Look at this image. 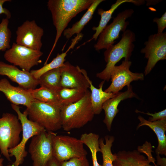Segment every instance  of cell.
<instances>
[{
    "mask_svg": "<svg viewBox=\"0 0 166 166\" xmlns=\"http://www.w3.org/2000/svg\"><path fill=\"white\" fill-rule=\"evenodd\" d=\"M94 0H49L47 3L56 33L54 42L47 62L57 43L71 19L88 9Z\"/></svg>",
    "mask_w": 166,
    "mask_h": 166,
    "instance_id": "1",
    "label": "cell"
},
{
    "mask_svg": "<svg viewBox=\"0 0 166 166\" xmlns=\"http://www.w3.org/2000/svg\"><path fill=\"white\" fill-rule=\"evenodd\" d=\"M61 118L62 128L66 131L81 128L93 119L94 113L88 89L84 96L73 103L61 106Z\"/></svg>",
    "mask_w": 166,
    "mask_h": 166,
    "instance_id": "2",
    "label": "cell"
},
{
    "mask_svg": "<svg viewBox=\"0 0 166 166\" xmlns=\"http://www.w3.org/2000/svg\"><path fill=\"white\" fill-rule=\"evenodd\" d=\"M135 40V34L131 30H127L123 32L118 42L106 49L104 56L107 64L105 69L97 73L96 76L103 81H109L111 72L118 62L123 57L124 60H130L135 47L133 43Z\"/></svg>",
    "mask_w": 166,
    "mask_h": 166,
    "instance_id": "3",
    "label": "cell"
},
{
    "mask_svg": "<svg viewBox=\"0 0 166 166\" xmlns=\"http://www.w3.org/2000/svg\"><path fill=\"white\" fill-rule=\"evenodd\" d=\"M61 106V105L47 103L34 99L25 111L30 120L46 131L53 132L62 128Z\"/></svg>",
    "mask_w": 166,
    "mask_h": 166,
    "instance_id": "4",
    "label": "cell"
},
{
    "mask_svg": "<svg viewBox=\"0 0 166 166\" xmlns=\"http://www.w3.org/2000/svg\"><path fill=\"white\" fill-rule=\"evenodd\" d=\"M19 121L16 116L7 113H4L0 118V150L10 161L8 150L15 148L20 141L22 127Z\"/></svg>",
    "mask_w": 166,
    "mask_h": 166,
    "instance_id": "5",
    "label": "cell"
},
{
    "mask_svg": "<svg viewBox=\"0 0 166 166\" xmlns=\"http://www.w3.org/2000/svg\"><path fill=\"white\" fill-rule=\"evenodd\" d=\"M12 109L16 112L22 127V138L18 145L15 148L8 150L10 157L14 156L15 160L13 166H19L22 164L27 152L25 149L26 145L28 140L34 136L45 130L37 123L27 118L25 111L21 112L18 105L11 104Z\"/></svg>",
    "mask_w": 166,
    "mask_h": 166,
    "instance_id": "6",
    "label": "cell"
},
{
    "mask_svg": "<svg viewBox=\"0 0 166 166\" xmlns=\"http://www.w3.org/2000/svg\"><path fill=\"white\" fill-rule=\"evenodd\" d=\"M80 139L54 133L52 138L53 156L60 163L71 159L86 156L87 151Z\"/></svg>",
    "mask_w": 166,
    "mask_h": 166,
    "instance_id": "7",
    "label": "cell"
},
{
    "mask_svg": "<svg viewBox=\"0 0 166 166\" xmlns=\"http://www.w3.org/2000/svg\"><path fill=\"white\" fill-rule=\"evenodd\" d=\"M134 13L132 9H126L118 13L113 22L107 25L99 36V38L94 47L97 51L106 49L113 45L115 40L119 38L121 31L124 32L129 24L126 19Z\"/></svg>",
    "mask_w": 166,
    "mask_h": 166,
    "instance_id": "8",
    "label": "cell"
},
{
    "mask_svg": "<svg viewBox=\"0 0 166 166\" xmlns=\"http://www.w3.org/2000/svg\"><path fill=\"white\" fill-rule=\"evenodd\" d=\"M41 51L34 50L14 42L4 55L5 59L22 70L30 72L31 69L40 63L43 54Z\"/></svg>",
    "mask_w": 166,
    "mask_h": 166,
    "instance_id": "9",
    "label": "cell"
},
{
    "mask_svg": "<svg viewBox=\"0 0 166 166\" xmlns=\"http://www.w3.org/2000/svg\"><path fill=\"white\" fill-rule=\"evenodd\" d=\"M54 133L45 130L32 137L28 151L33 162L32 166H45L53 156L52 138Z\"/></svg>",
    "mask_w": 166,
    "mask_h": 166,
    "instance_id": "10",
    "label": "cell"
},
{
    "mask_svg": "<svg viewBox=\"0 0 166 166\" xmlns=\"http://www.w3.org/2000/svg\"><path fill=\"white\" fill-rule=\"evenodd\" d=\"M145 46L140 51L148 59L145 68V75L148 74L159 61L166 59V33H156L150 35L144 43Z\"/></svg>",
    "mask_w": 166,
    "mask_h": 166,
    "instance_id": "11",
    "label": "cell"
},
{
    "mask_svg": "<svg viewBox=\"0 0 166 166\" xmlns=\"http://www.w3.org/2000/svg\"><path fill=\"white\" fill-rule=\"evenodd\" d=\"M131 64L130 61L124 60L120 65L115 66L111 73V83L105 92L116 94L125 86H129L132 81L144 79L143 73H133L129 70Z\"/></svg>",
    "mask_w": 166,
    "mask_h": 166,
    "instance_id": "12",
    "label": "cell"
},
{
    "mask_svg": "<svg viewBox=\"0 0 166 166\" xmlns=\"http://www.w3.org/2000/svg\"><path fill=\"white\" fill-rule=\"evenodd\" d=\"M44 30L34 20H26L17 28L16 43L19 45L41 51Z\"/></svg>",
    "mask_w": 166,
    "mask_h": 166,
    "instance_id": "13",
    "label": "cell"
},
{
    "mask_svg": "<svg viewBox=\"0 0 166 166\" xmlns=\"http://www.w3.org/2000/svg\"><path fill=\"white\" fill-rule=\"evenodd\" d=\"M0 75L7 76L26 90L35 89L39 85L38 80L35 78L30 72L21 70L14 65L2 61H0Z\"/></svg>",
    "mask_w": 166,
    "mask_h": 166,
    "instance_id": "14",
    "label": "cell"
},
{
    "mask_svg": "<svg viewBox=\"0 0 166 166\" xmlns=\"http://www.w3.org/2000/svg\"><path fill=\"white\" fill-rule=\"evenodd\" d=\"M61 87L74 88L86 91L89 88V84L81 71L80 67L75 66L68 61L61 66Z\"/></svg>",
    "mask_w": 166,
    "mask_h": 166,
    "instance_id": "15",
    "label": "cell"
},
{
    "mask_svg": "<svg viewBox=\"0 0 166 166\" xmlns=\"http://www.w3.org/2000/svg\"><path fill=\"white\" fill-rule=\"evenodd\" d=\"M0 91L4 94L11 104L22 105L26 108L30 106L34 99L28 90L19 86H14L5 78L0 80Z\"/></svg>",
    "mask_w": 166,
    "mask_h": 166,
    "instance_id": "16",
    "label": "cell"
},
{
    "mask_svg": "<svg viewBox=\"0 0 166 166\" xmlns=\"http://www.w3.org/2000/svg\"><path fill=\"white\" fill-rule=\"evenodd\" d=\"M127 87L126 91L116 93L113 97L106 100L103 104L102 109L104 110L105 113L103 122L109 131L111 130L113 120L119 112L117 107L120 102L128 98L137 97L133 91L131 85Z\"/></svg>",
    "mask_w": 166,
    "mask_h": 166,
    "instance_id": "17",
    "label": "cell"
},
{
    "mask_svg": "<svg viewBox=\"0 0 166 166\" xmlns=\"http://www.w3.org/2000/svg\"><path fill=\"white\" fill-rule=\"evenodd\" d=\"M114 154L115 158L113 166H155L151 165V162L136 150H123Z\"/></svg>",
    "mask_w": 166,
    "mask_h": 166,
    "instance_id": "18",
    "label": "cell"
},
{
    "mask_svg": "<svg viewBox=\"0 0 166 166\" xmlns=\"http://www.w3.org/2000/svg\"><path fill=\"white\" fill-rule=\"evenodd\" d=\"M140 122L137 127V129L143 126L150 127L156 134L158 140V145L156 149V155L166 156V120L150 122L144 119L140 116L138 117Z\"/></svg>",
    "mask_w": 166,
    "mask_h": 166,
    "instance_id": "19",
    "label": "cell"
},
{
    "mask_svg": "<svg viewBox=\"0 0 166 166\" xmlns=\"http://www.w3.org/2000/svg\"><path fill=\"white\" fill-rule=\"evenodd\" d=\"M81 71L86 78L89 85L91 90L90 99L94 114L98 115L101 112L103 103L107 100L113 97L116 94L103 91L102 88L105 81H103L99 85V88L95 87L87 76L86 71L81 69Z\"/></svg>",
    "mask_w": 166,
    "mask_h": 166,
    "instance_id": "20",
    "label": "cell"
},
{
    "mask_svg": "<svg viewBox=\"0 0 166 166\" xmlns=\"http://www.w3.org/2000/svg\"><path fill=\"white\" fill-rule=\"evenodd\" d=\"M125 2L132 3L135 5L139 6L144 4V0H117L111 6L110 8L107 10H104L101 8L98 9L97 14L101 16V18L98 26L92 28V30L95 31V32L90 40L92 39L96 40L97 39L100 33L112 18V15L114 11L121 5Z\"/></svg>",
    "mask_w": 166,
    "mask_h": 166,
    "instance_id": "21",
    "label": "cell"
},
{
    "mask_svg": "<svg viewBox=\"0 0 166 166\" xmlns=\"http://www.w3.org/2000/svg\"><path fill=\"white\" fill-rule=\"evenodd\" d=\"M104 1L94 0L80 20L73 24L71 27L66 29L64 30L63 35L65 38L69 39L74 34H79L84 26L92 18L98 6Z\"/></svg>",
    "mask_w": 166,
    "mask_h": 166,
    "instance_id": "22",
    "label": "cell"
},
{
    "mask_svg": "<svg viewBox=\"0 0 166 166\" xmlns=\"http://www.w3.org/2000/svg\"><path fill=\"white\" fill-rule=\"evenodd\" d=\"M81 37V35L78 34V36L72 41L71 45L65 52L61 54L58 53L56 57L50 62L44 65L39 69L32 70L30 72V73L35 78L38 79L40 77L45 73L63 66L65 63V58L68 52L72 48H73Z\"/></svg>",
    "mask_w": 166,
    "mask_h": 166,
    "instance_id": "23",
    "label": "cell"
},
{
    "mask_svg": "<svg viewBox=\"0 0 166 166\" xmlns=\"http://www.w3.org/2000/svg\"><path fill=\"white\" fill-rule=\"evenodd\" d=\"M61 66L45 73L38 79L39 85L41 87L56 91L61 87Z\"/></svg>",
    "mask_w": 166,
    "mask_h": 166,
    "instance_id": "24",
    "label": "cell"
},
{
    "mask_svg": "<svg viewBox=\"0 0 166 166\" xmlns=\"http://www.w3.org/2000/svg\"><path fill=\"white\" fill-rule=\"evenodd\" d=\"M86 91L61 87L56 92L61 106L74 103L84 96Z\"/></svg>",
    "mask_w": 166,
    "mask_h": 166,
    "instance_id": "25",
    "label": "cell"
},
{
    "mask_svg": "<svg viewBox=\"0 0 166 166\" xmlns=\"http://www.w3.org/2000/svg\"><path fill=\"white\" fill-rule=\"evenodd\" d=\"M28 90L34 99L44 103L61 105L55 91L42 87Z\"/></svg>",
    "mask_w": 166,
    "mask_h": 166,
    "instance_id": "26",
    "label": "cell"
},
{
    "mask_svg": "<svg viewBox=\"0 0 166 166\" xmlns=\"http://www.w3.org/2000/svg\"><path fill=\"white\" fill-rule=\"evenodd\" d=\"M104 138L105 143L103 138L99 139V147L103 158L102 164H99V166H113V163L115 157L112 152L111 148L115 138L113 136L108 135L105 136Z\"/></svg>",
    "mask_w": 166,
    "mask_h": 166,
    "instance_id": "27",
    "label": "cell"
},
{
    "mask_svg": "<svg viewBox=\"0 0 166 166\" xmlns=\"http://www.w3.org/2000/svg\"><path fill=\"white\" fill-rule=\"evenodd\" d=\"M99 138L98 135L92 132L83 133L81 135L80 138L91 152L93 166H99L97 155V152L101 151L99 147Z\"/></svg>",
    "mask_w": 166,
    "mask_h": 166,
    "instance_id": "28",
    "label": "cell"
},
{
    "mask_svg": "<svg viewBox=\"0 0 166 166\" xmlns=\"http://www.w3.org/2000/svg\"><path fill=\"white\" fill-rule=\"evenodd\" d=\"M9 19L3 18L0 23V51H6L11 47V32L8 27Z\"/></svg>",
    "mask_w": 166,
    "mask_h": 166,
    "instance_id": "29",
    "label": "cell"
},
{
    "mask_svg": "<svg viewBox=\"0 0 166 166\" xmlns=\"http://www.w3.org/2000/svg\"><path fill=\"white\" fill-rule=\"evenodd\" d=\"M60 164L61 166H89L86 156L73 158Z\"/></svg>",
    "mask_w": 166,
    "mask_h": 166,
    "instance_id": "30",
    "label": "cell"
},
{
    "mask_svg": "<svg viewBox=\"0 0 166 166\" xmlns=\"http://www.w3.org/2000/svg\"><path fill=\"white\" fill-rule=\"evenodd\" d=\"M152 147L150 143L146 141L142 146L138 147L137 151L140 153L145 154L147 156V159L155 165L156 164L155 163L156 160L152 154Z\"/></svg>",
    "mask_w": 166,
    "mask_h": 166,
    "instance_id": "31",
    "label": "cell"
},
{
    "mask_svg": "<svg viewBox=\"0 0 166 166\" xmlns=\"http://www.w3.org/2000/svg\"><path fill=\"white\" fill-rule=\"evenodd\" d=\"M136 113H140L146 115L151 116L148 121L150 122H153L157 121L166 120V109H165L163 110L154 113H150L149 112L145 113L143 112L136 110Z\"/></svg>",
    "mask_w": 166,
    "mask_h": 166,
    "instance_id": "32",
    "label": "cell"
},
{
    "mask_svg": "<svg viewBox=\"0 0 166 166\" xmlns=\"http://www.w3.org/2000/svg\"><path fill=\"white\" fill-rule=\"evenodd\" d=\"M153 22H156L157 25V33H163L166 27V12L160 18H155Z\"/></svg>",
    "mask_w": 166,
    "mask_h": 166,
    "instance_id": "33",
    "label": "cell"
},
{
    "mask_svg": "<svg viewBox=\"0 0 166 166\" xmlns=\"http://www.w3.org/2000/svg\"><path fill=\"white\" fill-rule=\"evenodd\" d=\"M10 0H0V14H4L6 16V18L9 19L11 17L10 12L8 9L3 8V5L6 2H11Z\"/></svg>",
    "mask_w": 166,
    "mask_h": 166,
    "instance_id": "34",
    "label": "cell"
},
{
    "mask_svg": "<svg viewBox=\"0 0 166 166\" xmlns=\"http://www.w3.org/2000/svg\"><path fill=\"white\" fill-rule=\"evenodd\" d=\"M157 166H166V159L161 158L159 155H156Z\"/></svg>",
    "mask_w": 166,
    "mask_h": 166,
    "instance_id": "35",
    "label": "cell"
},
{
    "mask_svg": "<svg viewBox=\"0 0 166 166\" xmlns=\"http://www.w3.org/2000/svg\"><path fill=\"white\" fill-rule=\"evenodd\" d=\"M45 166H61L59 162L53 156L48 161Z\"/></svg>",
    "mask_w": 166,
    "mask_h": 166,
    "instance_id": "36",
    "label": "cell"
},
{
    "mask_svg": "<svg viewBox=\"0 0 166 166\" xmlns=\"http://www.w3.org/2000/svg\"><path fill=\"white\" fill-rule=\"evenodd\" d=\"M4 160V159L1 157V155L0 154V166H3L2 163Z\"/></svg>",
    "mask_w": 166,
    "mask_h": 166,
    "instance_id": "37",
    "label": "cell"
},
{
    "mask_svg": "<svg viewBox=\"0 0 166 166\" xmlns=\"http://www.w3.org/2000/svg\"><path fill=\"white\" fill-rule=\"evenodd\" d=\"M6 166H13V165L11 164H8Z\"/></svg>",
    "mask_w": 166,
    "mask_h": 166,
    "instance_id": "38",
    "label": "cell"
},
{
    "mask_svg": "<svg viewBox=\"0 0 166 166\" xmlns=\"http://www.w3.org/2000/svg\"><path fill=\"white\" fill-rule=\"evenodd\" d=\"M155 166H157V165H156V164H155V165H154Z\"/></svg>",
    "mask_w": 166,
    "mask_h": 166,
    "instance_id": "39",
    "label": "cell"
}]
</instances>
